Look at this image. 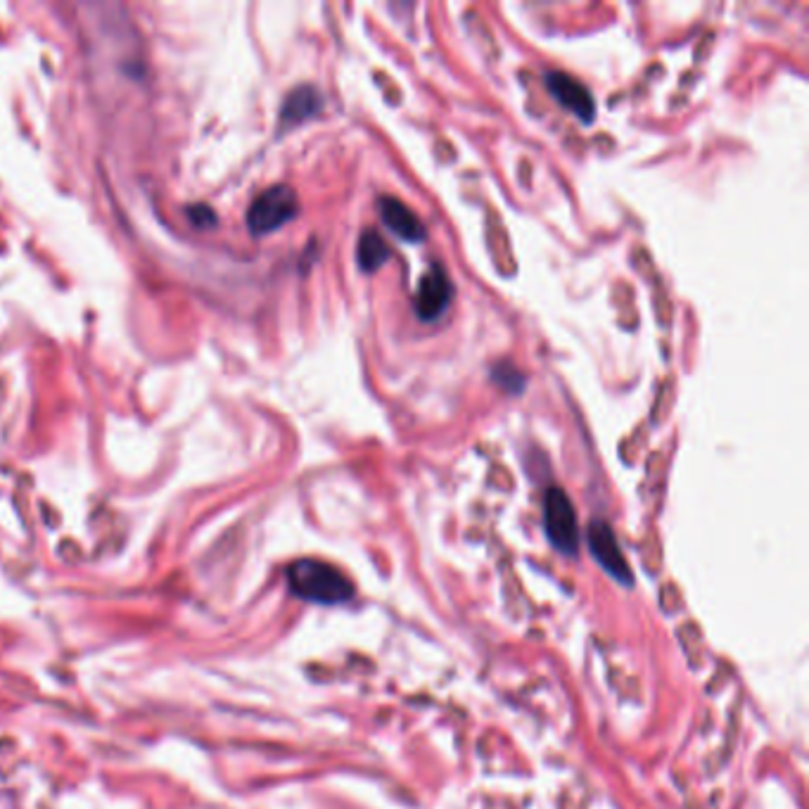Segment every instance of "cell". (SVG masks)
Listing matches in <instances>:
<instances>
[{"instance_id":"cell-10","label":"cell","mask_w":809,"mask_h":809,"mask_svg":"<svg viewBox=\"0 0 809 809\" xmlns=\"http://www.w3.org/2000/svg\"><path fill=\"white\" fill-rule=\"evenodd\" d=\"M492 378L496 385H501L504 390L513 392V395H520L522 387H525V376L510 364H499L494 370H492Z\"/></svg>"},{"instance_id":"cell-8","label":"cell","mask_w":809,"mask_h":809,"mask_svg":"<svg viewBox=\"0 0 809 809\" xmlns=\"http://www.w3.org/2000/svg\"><path fill=\"white\" fill-rule=\"evenodd\" d=\"M321 107H323L321 93L311 86H302L290 93V98L283 105V112H280V119L290 127V123H300L304 119L316 117L321 112Z\"/></svg>"},{"instance_id":"cell-4","label":"cell","mask_w":809,"mask_h":809,"mask_svg":"<svg viewBox=\"0 0 809 809\" xmlns=\"http://www.w3.org/2000/svg\"><path fill=\"white\" fill-rule=\"evenodd\" d=\"M589 551L596 558V563L611 574V578L619 584L632 586V568L627 563L625 553L619 549V541L613 532V527L605 520H594L586 530Z\"/></svg>"},{"instance_id":"cell-3","label":"cell","mask_w":809,"mask_h":809,"mask_svg":"<svg viewBox=\"0 0 809 809\" xmlns=\"http://www.w3.org/2000/svg\"><path fill=\"white\" fill-rule=\"evenodd\" d=\"M298 212H300L298 193L288 188V185H273V188L263 191L252 202L250 212H247V226H250L255 236H269V233L292 222Z\"/></svg>"},{"instance_id":"cell-5","label":"cell","mask_w":809,"mask_h":809,"mask_svg":"<svg viewBox=\"0 0 809 809\" xmlns=\"http://www.w3.org/2000/svg\"><path fill=\"white\" fill-rule=\"evenodd\" d=\"M451 294H454V285H451L449 276L442 267H430V271L420 278L418 290H416V314L423 321H438L451 304Z\"/></svg>"},{"instance_id":"cell-7","label":"cell","mask_w":809,"mask_h":809,"mask_svg":"<svg viewBox=\"0 0 809 809\" xmlns=\"http://www.w3.org/2000/svg\"><path fill=\"white\" fill-rule=\"evenodd\" d=\"M380 216L385 226L390 228L395 236L407 242H423L425 240V226L418 219V214L403 205L397 197H380Z\"/></svg>"},{"instance_id":"cell-6","label":"cell","mask_w":809,"mask_h":809,"mask_svg":"<svg viewBox=\"0 0 809 809\" xmlns=\"http://www.w3.org/2000/svg\"><path fill=\"white\" fill-rule=\"evenodd\" d=\"M547 88L553 96V100L563 105L565 110H570L574 117H580L584 123L594 121L596 103L594 98H591L589 88L582 82L572 79V76L565 72H551L547 76Z\"/></svg>"},{"instance_id":"cell-2","label":"cell","mask_w":809,"mask_h":809,"mask_svg":"<svg viewBox=\"0 0 809 809\" xmlns=\"http://www.w3.org/2000/svg\"><path fill=\"white\" fill-rule=\"evenodd\" d=\"M543 530H547V537L555 551L570 558L580 553L582 532L578 513H574L570 496L563 489L551 487L547 496H543Z\"/></svg>"},{"instance_id":"cell-9","label":"cell","mask_w":809,"mask_h":809,"mask_svg":"<svg viewBox=\"0 0 809 809\" xmlns=\"http://www.w3.org/2000/svg\"><path fill=\"white\" fill-rule=\"evenodd\" d=\"M390 255H392L390 245L385 242L380 233L366 230L359 240V252H356V259H359L362 271L373 273V271H378L387 259H390Z\"/></svg>"},{"instance_id":"cell-1","label":"cell","mask_w":809,"mask_h":809,"mask_svg":"<svg viewBox=\"0 0 809 809\" xmlns=\"http://www.w3.org/2000/svg\"><path fill=\"white\" fill-rule=\"evenodd\" d=\"M288 584L294 596L319 605L347 603L354 596V584L335 565L323 560L302 558L288 568Z\"/></svg>"}]
</instances>
